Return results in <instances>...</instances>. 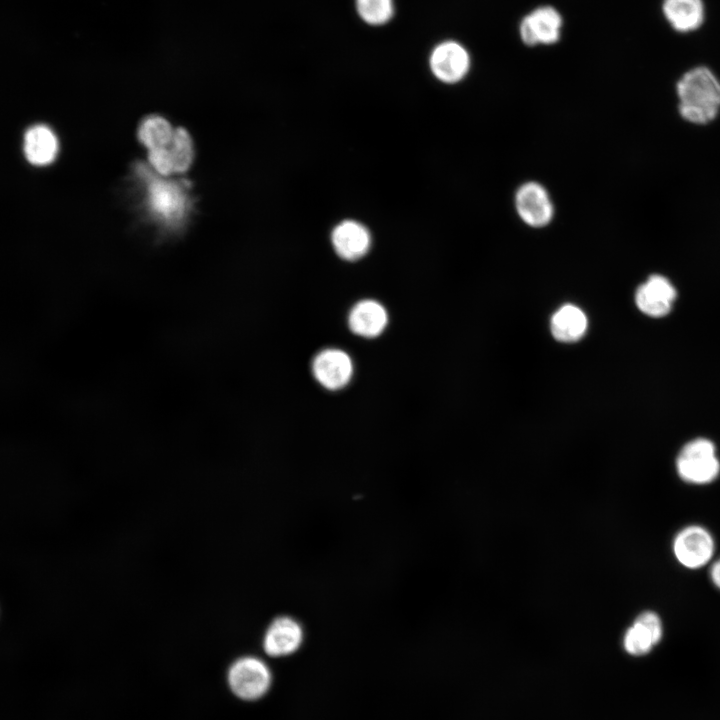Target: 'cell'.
<instances>
[{"label":"cell","mask_w":720,"mask_h":720,"mask_svg":"<svg viewBox=\"0 0 720 720\" xmlns=\"http://www.w3.org/2000/svg\"><path fill=\"white\" fill-rule=\"evenodd\" d=\"M134 171L144 184L145 205L153 219L167 228L181 226L192 206L188 194L190 182L164 180L143 162H136Z\"/></svg>","instance_id":"cell-1"},{"label":"cell","mask_w":720,"mask_h":720,"mask_svg":"<svg viewBox=\"0 0 720 720\" xmlns=\"http://www.w3.org/2000/svg\"><path fill=\"white\" fill-rule=\"evenodd\" d=\"M678 109L686 121L704 125L720 111V80L703 65L686 71L676 83Z\"/></svg>","instance_id":"cell-2"},{"label":"cell","mask_w":720,"mask_h":720,"mask_svg":"<svg viewBox=\"0 0 720 720\" xmlns=\"http://www.w3.org/2000/svg\"><path fill=\"white\" fill-rule=\"evenodd\" d=\"M676 469L688 483L703 485L714 481L720 473L714 444L704 438L688 442L676 459Z\"/></svg>","instance_id":"cell-3"},{"label":"cell","mask_w":720,"mask_h":720,"mask_svg":"<svg viewBox=\"0 0 720 720\" xmlns=\"http://www.w3.org/2000/svg\"><path fill=\"white\" fill-rule=\"evenodd\" d=\"M227 682L236 697L244 701H256L270 689L272 675L269 667L260 658L243 656L230 665Z\"/></svg>","instance_id":"cell-4"},{"label":"cell","mask_w":720,"mask_h":720,"mask_svg":"<svg viewBox=\"0 0 720 720\" xmlns=\"http://www.w3.org/2000/svg\"><path fill=\"white\" fill-rule=\"evenodd\" d=\"M470 56L463 45L446 40L436 45L429 56V67L436 79L446 84L461 81L470 69Z\"/></svg>","instance_id":"cell-5"},{"label":"cell","mask_w":720,"mask_h":720,"mask_svg":"<svg viewBox=\"0 0 720 720\" xmlns=\"http://www.w3.org/2000/svg\"><path fill=\"white\" fill-rule=\"evenodd\" d=\"M354 371L350 355L338 348H326L318 352L312 361V373L317 382L328 390L344 388L352 379Z\"/></svg>","instance_id":"cell-6"},{"label":"cell","mask_w":720,"mask_h":720,"mask_svg":"<svg viewBox=\"0 0 720 720\" xmlns=\"http://www.w3.org/2000/svg\"><path fill=\"white\" fill-rule=\"evenodd\" d=\"M514 202L518 216L528 226L541 228L553 218L552 200L547 190L537 182L522 184L515 193Z\"/></svg>","instance_id":"cell-7"},{"label":"cell","mask_w":720,"mask_h":720,"mask_svg":"<svg viewBox=\"0 0 720 720\" xmlns=\"http://www.w3.org/2000/svg\"><path fill=\"white\" fill-rule=\"evenodd\" d=\"M673 551L680 564L690 569H697L712 558L714 541L705 528L692 525L685 527L676 535Z\"/></svg>","instance_id":"cell-8"},{"label":"cell","mask_w":720,"mask_h":720,"mask_svg":"<svg viewBox=\"0 0 720 720\" xmlns=\"http://www.w3.org/2000/svg\"><path fill=\"white\" fill-rule=\"evenodd\" d=\"M562 17L552 6H541L527 14L520 24L522 41L529 46L551 45L560 39Z\"/></svg>","instance_id":"cell-9"},{"label":"cell","mask_w":720,"mask_h":720,"mask_svg":"<svg viewBox=\"0 0 720 720\" xmlns=\"http://www.w3.org/2000/svg\"><path fill=\"white\" fill-rule=\"evenodd\" d=\"M304 630L291 616H278L271 621L263 637V649L271 657L294 654L302 645Z\"/></svg>","instance_id":"cell-10"},{"label":"cell","mask_w":720,"mask_h":720,"mask_svg":"<svg viewBox=\"0 0 720 720\" xmlns=\"http://www.w3.org/2000/svg\"><path fill=\"white\" fill-rule=\"evenodd\" d=\"M662 622L652 611L642 612L626 630L623 648L631 656H645L661 641Z\"/></svg>","instance_id":"cell-11"},{"label":"cell","mask_w":720,"mask_h":720,"mask_svg":"<svg viewBox=\"0 0 720 720\" xmlns=\"http://www.w3.org/2000/svg\"><path fill=\"white\" fill-rule=\"evenodd\" d=\"M676 298V290L671 282L661 275H652L641 284L635 293L637 307L651 317H663L668 314Z\"/></svg>","instance_id":"cell-12"},{"label":"cell","mask_w":720,"mask_h":720,"mask_svg":"<svg viewBox=\"0 0 720 720\" xmlns=\"http://www.w3.org/2000/svg\"><path fill=\"white\" fill-rule=\"evenodd\" d=\"M371 242L367 227L355 220L340 222L331 233V243L336 254L346 261H356L365 256Z\"/></svg>","instance_id":"cell-13"},{"label":"cell","mask_w":720,"mask_h":720,"mask_svg":"<svg viewBox=\"0 0 720 720\" xmlns=\"http://www.w3.org/2000/svg\"><path fill=\"white\" fill-rule=\"evenodd\" d=\"M385 307L374 299H363L351 308L348 314V327L356 335L375 338L383 333L388 324Z\"/></svg>","instance_id":"cell-14"},{"label":"cell","mask_w":720,"mask_h":720,"mask_svg":"<svg viewBox=\"0 0 720 720\" xmlns=\"http://www.w3.org/2000/svg\"><path fill=\"white\" fill-rule=\"evenodd\" d=\"M661 10L666 22L678 33L697 31L706 17L704 0H663Z\"/></svg>","instance_id":"cell-15"},{"label":"cell","mask_w":720,"mask_h":720,"mask_svg":"<svg viewBox=\"0 0 720 720\" xmlns=\"http://www.w3.org/2000/svg\"><path fill=\"white\" fill-rule=\"evenodd\" d=\"M588 326V319L582 309L573 304L559 307L550 320V331L553 337L564 343L581 339Z\"/></svg>","instance_id":"cell-16"},{"label":"cell","mask_w":720,"mask_h":720,"mask_svg":"<svg viewBox=\"0 0 720 720\" xmlns=\"http://www.w3.org/2000/svg\"><path fill=\"white\" fill-rule=\"evenodd\" d=\"M57 140L54 133L44 125L29 128L24 136V153L33 165L51 163L56 156Z\"/></svg>","instance_id":"cell-17"},{"label":"cell","mask_w":720,"mask_h":720,"mask_svg":"<svg viewBox=\"0 0 720 720\" xmlns=\"http://www.w3.org/2000/svg\"><path fill=\"white\" fill-rule=\"evenodd\" d=\"M174 130L163 117L151 115L141 122L138 138L148 150L168 148L172 142Z\"/></svg>","instance_id":"cell-18"},{"label":"cell","mask_w":720,"mask_h":720,"mask_svg":"<svg viewBox=\"0 0 720 720\" xmlns=\"http://www.w3.org/2000/svg\"><path fill=\"white\" fill-rule=\"evenodd\" d=\"M360 19L371 26L388 23L394 15V0H355Z\"/></svg>","instance_id":"cell-19"},{"label":"cell","mask_w":720,"mask_h":720,"mask_svg":"<svg viewBox=\"0 0 720 720\" xmlns=\"http://www.w3.org/2000/svg\"><path fill=\"white\" fill-rule=\"evenodd\" d=\"M173 162V170L176 173L187 171L193 160L192 140L186 129L178 127L168 147Z\"/></svg>","instance_id":"cell-20"},{"label":"cell","mask_w":720,"mask_h":720,"mask_svg":"<svg viewBox=\"0 0 720 720\" xmlns=\"http://www.w3.org/2000/svg\"><path fill=\"white\" fill-rule=\"evenodd\" d=\"M148 160L152 168L162 176L174 172L173 162L168 148H155L148 151Z\"/></svg>","instance_id":"cell-21"},{"label":"cell","mask_w":720,"mask_h":720,"mask_svg":"<svg viewBox=\"0 0 720 720\" xmlns=\"http://www.w3.org/2000/svg\"><path fill=\"white\" fill-rule=\"evenodd\" d=\"M710 575L713 583L720 589V559L712 565Z\"/></svg>","instance_id":"cell-22"}]
</instances>
